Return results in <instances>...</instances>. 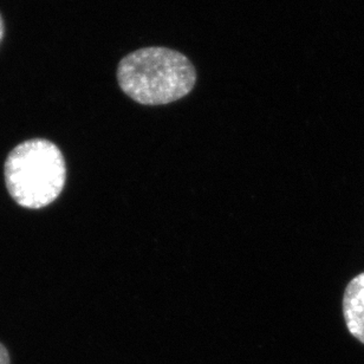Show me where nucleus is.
<instances>
[{
	"mask_svg": "<svg viewBox=\"0 0 364 364\" xmlns=\"http://www.w3.org/2000/svg\"><path fill=\"white\" fill-rule=\"evenodd\" d=\"M116 76L121 90L144 105L179 101L196 83V68L188 57L162 46L144 48L123 57Z\"/></svg>",
	"mask_w": 364,
	"mask_h": 364,
	"instance_id": "f257e3e1",
	"label": "nucleus"
},
{
	"mask_svg": "<svg viewBox=\"0 0 364 364\" xmlns=\"http://www.w3.org/2000/svg\"><path fill=\"white\" fill-rule=\"evenodd\" d=\"M67 167L56 144L32 139L18 144L5 162V182L12 199L25 208L39 210L63 191Z\"/></svg>",
	"mask_w": 364,
	"mask_h": 364,
	"instance_id": "f03ea898",
	"label": "nucleus"
},
{
	"mask_svg": "<svg viewBox=\"0 0 364 364\" xmlns=\"http://www.w3.org/2000/svg\"><path fill=\"white\" fill-rule=\"evenodd\" d=\"M343 316L349 333L364 344V272L353 278L346 287Z\"/></svg>",
	"mask_w": 364,
	"mask_h": 364,
	"instance_id": "7ed1b4c3",
	"label": "nucleus"
},
{
	"mask_svg": "<svg viewBox=\"0 0 364 364\" xmlns=\"http://www.w3.org/2000/svg\"><path fill=\"white\" fill-rule=\"evenodd\" d=\"M0 364H11L10 354L3 343H0Z\"/></svg>",
	"mask_w": 364,
	"mask_h": 364,
	"instance_id": "20e7f679",
	"label": "nucleus"
},
{
	"mask_svg": "<svg viewBox=\"0 0 364 364\" xmlns=\"http://www.w3.org/2000/svg\"><path fill=\"white\" fill-rule=\"evenodd\" d=\"M4 36H5V25H4V19L0 14V44L3 42Z\"/></svg>",
	"mask_w": 364,
	"mask_h": 364,
	"instance_id": "39448f33",
	"label": "nucleus"
}]
</instances>
